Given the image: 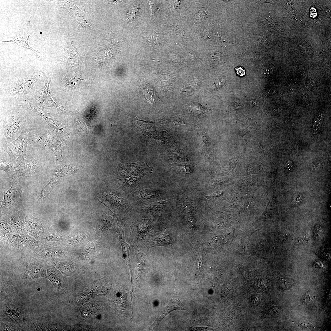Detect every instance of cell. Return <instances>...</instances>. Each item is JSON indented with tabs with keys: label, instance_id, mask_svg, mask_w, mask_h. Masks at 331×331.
<instances>
[{
	"label": "cell",
	"instance_id": "obj_1",
	"mask_svg": "<svg viewBox=\"0 0 331 331\" xmlns=\"http://www.w3.org/2000/svg\"><path fill=\"white\" fill-rule=\"evenodd\" d=\"M48 263L31 255H27L21 258L17 264V275L24 283L36 278H46Z\"/></svg>",
	"mask_w": 331,
	"mask_h": 331
},
{
	"label": "cell",
	"instance_id": "obj_2",
	"mask_svg": "<svg viewBox=\"0 0 331 331\" xmlns=\"http://www.w3.org/2000/svg\"><path fill=\"white\" fill-rule=\"evenodd\" d=\"M1 319L19 325L26 324L31 320L30 316L24 306L17 302H11L1 306Z\"/></svg>",
	"mask_w": 331,
	"mask_h": 331
},
{
	"label": "cell",
	"instance_id": "obj_3",
	"mask_svg": "<svg viewBox=\"0 0 331 331\" xmlns=\"http://www.w3.org/2000/svg\"><path fill=\"white\" fill-rule=\"evenodd\" d=\"M30 137L29 131L25 130L16 139L6 146L5 151L13 163H18L23 156L27 154L26 149Z\"/></svg>",
	"mask_w": 331,
	"mask_h": 331
},
{
	"label": "cell",
	"instance_id": "obj_4",
	"mask_svg": "<svg viewBox=\"0 0 331 331\" xmlns=\"http://www.w3.org/2000/svg\"><path fill=\"white\" fill-rule=\"evenodd\" d=\"M40 242L23 232H15L6 243L15 251L29 253L40 244Z\"/></svg>",
	"mask_w": 331,
	"mask_h": 331
},
{
	"label": "cell",
	"instance_id": "obj_5",
	"mask_svg": "<svg viewBox=\"0 0 331 331\" xmlns=\"http://www.w3.org/2000/svg\"><path fill=\"white\" fill-rule=\"evenodd\" d=\"M26 117L23 113L13 111L8 115L4 125V134L9 139L16 138L24 128Z\"/></svg>",
	"mask_w": 331,
	"mask_h": 331
},
{
	"label": "cell",
	"instance_id": "obj_6",
	"mask_svg": "<svg viewBox=\"0 0 331 331\" xmlns=\"http://www.w3.org/2000/svg\"><path fill=\"white\" fill-rule=\"evenodd\" d=\"M41 163L30 155L26 154L14 167L17 179L31 177L41 165Z\"/></svg>",
	"mask_w": 331,
	"mask_h": 331
},
{
	"label": "cell",
	"instance_id": "obj_7",
	"mask_svg": "<svg viewBox=\"0 0 331 331\" xmlns=\"http://www.w3.org/2000/svg\"><path fill=\"white\" fill-rule=\"evenodd\" d=\"M66 251L62 248L52 246L46 244H40L32 251L33 257L48 262H55V260L67 256Z\"/></svg>",
	"mask_w": 331,
	"mask_h": 331
},
{
	"label": "cell",
	"instance_id": "obj_8",
	"mask_svg": "<svg viewBox=\"0 0 331 331\" xmlns=\"http://www.w3.org/2000/svg\"><path fill=\"white\" fill-rule=\"evenodd\" d=\"M162 194V192L157 189H146L139 185L131 192V198L137 204L144 205L158 200Z\"/></svg>",
	"mask_w": 331,
	"mask_h": 331
},
{
	"label": "cell",
	"instance_id": "obj_9",
	"mask_svg": "<svg viewBox=\"0 0 331 331\" xmlns=\"http://www.w3.org/2000/svg\"><path fill=\"white\" fill-rule=\"evenodd\" d=\"M4 193L3 199L1 201L2 212L11 210L18 203L22 194L20 184L18 181H13L10 188Z\"/></svg>",
	"mask_w": 331,
	"mask_h": 331
},
{
	"label": "cell",
	"instance_id": "obj_10",
	"mask_svg": "<svg viewBox=\"0 0 331 331\" xmlns=\"http://www.w3.org/2000/svg\"><path fill=\"white\" fill-rule=\"evenodd\" d=\"M24 220L30 229L29 233L36 240H41L48 234V225L45 219L25 216Z\"/></svg>",
	"mask_w": 331,
	"mask_h": 331
},
{
	"label": "cell",
	"instance_id": "obj_11",
	"mask_svg": "<svg viewBox=\"0 0 331 331\" xmlns=\"http://www.w3.org/2000/svg\"><path fill=\"white\" fill-rule=\"evenodd\" d=\"M50 80L48 78L44 86L38 91L36 97L40 106L42 107H51L58 112H65L64 108L53 99L50 89Z\"/></svg>",
	"mask_w": 331,
	"mask_h": 331
},
{
	"label": "cell",
	"instance_id": "obj_12",
	"mask_svg": "<svg viewBox=\"0 0 331 331\" xmlns=\"http://www.w3.org/2000/svg\"><path fill=\"white\" fill-rule=\"evenodd\" d=\"M40 75H32L18 81L12 88L10 93L14 95H25L32 89L39 80Z\"/></svg>",
	"mask_w": 331,
	"mask_h": 331
},
{
	"label": "cell",
	"instance_id": "obj_13",
	"mask_svg": "<svg viewBox=\"0 0 331 331\" xmlns=\"http://www.w3.org/2000/svg\"><path fill=\"white\" fill-rule=\"evenodd\" d=\"M5 212L3 219L8 223L11 226L15 232H29L27 224L24 219L18 213L15 211H11L9 212Z\"/></svg>",
	"mask_w": 331,
	"mask_h": 331
},
{
	"label": "cell",
	"instance_id": "obj_14",
	"mask_svg": "<svg viewBox=\"0 0 331 331\" xmlns=\"http://www.w3.org/2000/svg\"><path fill=\"white\" fill-rule=\"evenodd\" d=\"M123 166L124 170L127 174L132 177H142L151 173L153 171L152 168L143 162L125 163Z\"/></svg>",
	"mask_w": 331,
	"mask_h": 331
},
{
	"label": "cell",
	"instance_id": "obj_15",
	"mask_svg": "<svg viewBox=\"0 0 331 331\" xmlns=\"http://www.w3.org/2000/svg\"><path fill=\"white\" fill-rule=\"evenodd\" d=\"M117 218L118 221L116 231L118 234L119 239L121 245L123 257L125 260L127 265L129 268L131 277H132V272L131 268L129 257L130 246L126 242L124 237V230L126 224L124 220Z\"/></svg>",
	"mask_w": 331,
	"mask_h": 331
},
{
	"label": "cell",
	"instance_id": "obj_16",
	"mask_svg": "<svg viewBox=\"0 0 331 331\" xmlns=\"http://www.w3.org/2000/svg\"><path fill=\"white\" fill-rule=\"evenodd\" d=\"M21 107L30 110L42 117L46 121L48 126L54 128L58 122L55 120L51 114L46 112L40 105H35L29 101L25 100L19 104Z\"/></svg>",
	"mask_w": 331,
	"mask_h": 331
},
{
	"label": "cell",
	"instance_id": "obj_17",
	"mask_svg": "<svg viewBox=\"0 0 331 331\" xmlns=\"http://www.w3.org/2000/svg\"><path fill=\"white\" fill-rule=\"evenodd\" d=\"M46 278L52 283L55 290L57 291H63L65 286L63 276L59 271L49 263L47 267Z\"/></svg>",
	"mask_w": 331,
	"mask_h": 331
},
{
	"label": "cell",
	"instance_id": "obj_18",
	"mask_svg": "<svg viewBox=\"0 0 331 331\" xmlns=\"http://www.w3.org/2000/svg\"><path fill=\"white\" fill-rule=\"evenodd\" d=\"M176 310H186V307L180 300L177 296L176 298H173L170 300L168 305L163 309L160 315L150 326V329H153L156 328L166 315L172 311Z\"/></svg>",
	"mask_w": 331,
	"mask_h": 331
},
{
	"label": "cell",
	"instance_id": "obj_19",
	"mask_svg": "<svg viewBox=\"0 0 331 331\" xmlns=\"http://www.w3.org/2000/svg\"><path fill=\"white\" fill-rule=\"evenodd\" d=\"M65 176L58 169L54 173L50 182L40 190L39 200L42 201L47 198L53 188L59 182L61 177Z\"/></svg>",
	"mask_w": 331,
	"mask_h": 331
},
{
	"label": "cell",
	"instance_id": "obj_20",
	"mask_svg": "<svg viewBox=\"0 0 331 331\" xmlns=\"http://www.w3.org/2000/svg\"><path fill=\"white\" fill-rule=\"evenodd\" d=\"M120 178L122 185L130 191L131 192L138 186L141 181V177H132L128 175L124 170H122Z\"/></svg>",
	"mask_w": 331,
	"mask_h": 331
},
{
	"label": "cell",
	"instance_id": "obj_21",
	"mask_svg": "<svg viewBox=\"0 0 331 331\" xmlns=\"http://www.w3.org/2000/svg\"><path fill=\"white\" fill-rule=\"evenodd\" d=\"M136 258V267L135 270L134 287L137 290L139 283L141 275L144 270L145 263L144 254L139 249H135Z\"/></svg>",
	"mask_w": 331,
	"mask_h": 331
},
{
	"label": "cell",
	"instance_id": "obj_22",
	"mask_svg": "<svg viewBox=\"0 0 331 331\" xmlns=\"http://www.w3.org/2000/svg\"><path fill=\"white\" fill-rule=\"evenodd\" d=\"M169 200H160L144 205L143 209L146 212L151 213H156L162 211L166 207Z\"/></svg>",
	"mask_w": 331,
	"mask_h": 331
},
{
	"label": "cell",
	"instance_id": "obj_23",
	"mask_svg": "<svg viewBox=\"0 0 331 331\" xmlns=\"http://www.w3.org/2000/svg\"><path fill=\"white\" fill-rule=\"evenodd\" d=\"M153 222L152 219H143L136 222L133 225V227L136 230L137 236L142 237L147 233L150 228Z\"/></svg>",
	"mask_w": 331,
	"mask_h": 331
},
{
	"label": "cell",
	"instance_id": "obj_24",
	"mask_svg": "<svg viewBox=\"0 0 331 331\" xmlns=\"http://www.w3.org/2000/svg\"><path fill=\"white\" fill-rule=\"evenodd\" d=\"M0 169L6 172L13 181L17 180L13 163L9 157V159L1 160Z\"/></svg>",
	"mask_w": 331,
	"mask_h": 331
},
{
	"label": "cell",
	"instance_id": "obj_25",
	"mask_svg": "<svg viewBox=\"0 0 331 331\" xmlns=\"http://www.w3.org/2000/svg\"><path fill=\"white\" fill-rule=\"evenodd\" d=\"M13 230L10 225L6 221H0V238L4 243H6L13 234Z\"/></svg>",
	"mask_w": 331,
	"mask_h": 331
},
{
	"label": "cell",
	"instance_id": "obj_26",
	"mask_svg": "<svg viewBox=\"0 0 331 331\" xmlns=\"http://www.w3.org/2000/svg\"><path fill=\"white\" fill-rule=\"evenodd\" d=\"M54 263L57 269L65 276H70L73 272V266L70 262L56 261Z\"/></svg>",
	"mask_w": 331,
	"mask_h": 331
},
{
	"label": "cell",
	"instance_id": "obj_27",
	"mask_svg": "<svg viewBox=\"0 0 331 331\" xmlns=\"http://www.w3.org/2000/svg\"><path fill=\"white\" fill-rule=\"evenodd\" d=\"M75 74L69 73L66 75L64 80L65 85L68 87H73L77 86L82 80L80 76Z\"/></svg>",
	"mask_w": 331,
	"mask_h": 331
},
{
	"label": "cell",
	"instance_id": "obj_28",
	"mask_svg": "<svg viewBox=\"0 0 331 331\" xmlns=\"http://www.w3.org/2000/svg\"><path fill=\"white\" fill-rule=\"evenodd\" d=\"M62 236L55 233L51 232L48 234L45 237L43 238L42 240L46 244L53 245L60 243L62 240Z\"/></svg>",
	"mask_w": 331,
	"mask_h": 331
},
{
	"label": "cell",
	"instance_id": "obj_29",
	"mask_svg": "<svg viewBox=\"0 0 331 331\" xmlns=\"http://www.w3.org/2000/svg\"><path fill=\"white\" fill-rule=\"evenodd\" d=\"M163 35L162 33L156 32L155 31L149 36H142L144 41L150 44L157 45L162 39Z\"/></svg>",
	"mask_w": 331,
	"mask_h": 331
},
{
	"label": "cell",
	"instance_id": "obj_30",
	"mask_svg": "<svg viewBox=\"0 0 331 331\" xmlns=\"http://www.w3.org/2000/svg\"><path fill=\"white\" fill-rule=\"evenodd\" d=\"M20 325L9 322L1 321L0 331L22 330Z\"/></svg>",
	"mask_w": 331,
	"mask_h": 331
},
{
	"label": "cell",
	"instance_id": "obj_31",
	"mask_svg": "<svg viewBox=\"0 0 331 331\" xmlns=\"http://www.w3.org/2000/svg\"><path fill=\"white\" fill-rule=\"evenodd\" d=\"M188 107L192 112L198 113H204L208 111V109L196 102L189 103Z\"/></svg>",
	"mask_w": 331,
	"mask_h": 331
},
{
	"label": "cell",
	"instance_id": "obj_32",
	"mask_svg": "<svg viewBox=\"0 0 331 331\" xmlns=\"http://www.w3.org/2000/svg\"><path fill=\"white\" fill-rule=\"evenodd\" d=\"M143 93L145 97L151 103H154L156 100V96L154 90L150 86L146 85L143 90Z\"/></svg>",
	"mask_w": 331,
	"mask_h": 331
},
{
	"label": "cell",
	"instance_id": "obj_33",
	"mask_svg": "<svg viewBox=\"0 0 331 331\" xmlns=\"http://www.w3.org/2000/svg\"><path fill=\"white\" fill-rule=\"evenodd\" d=\"M169 32L173 34H176L181 36H184V30L179 25H172L169 30Z\"/></svg>",
	"mask_w": 331,
	"mask_h": 331
},
{
	"label": "cell",
	"instance_id": "obj_34",
	"mask_svg": "<svg viewBox=\"0 0 331 331\" xmlns=\"http://www.w3.org/2000/svg\"><path fill=\"white\" fill-rule=\"evenodd\" d=\"M138 9V6L137 5L134 6L131 8L130 12L127 13L129 21L134 19L136 16Z\"/></svg>",
	"mask_w": 331,
	"mask_h": 331
},
{
	"label": "cell",
	"instance_id": "obj_35",
	"mask_svg": "<svg viewBox=\"0 0 331 331\" xmlns=\"http://www.w3.org/2000/svg\"><path fill=\"white\" fill-rule=\"evenodd\" d=\"M84 237L83 236H76L71 238L69 241L70 244H73L82 241Z\"/></svg>",
	"mask_w": 331,
	"mask_h": 331
},
{
	"label": "cell",
	"instance_id": "obj_36",
	"mask_svg": "<svg viewBox=\"0 0 331 331\" xmlns=\"http://www.w3.org/2000/svg\"><path fill=\"white\" fill-rule=\"evenodd\" d=\"M237 74L241 77H242L245 74V71L242 67L239 66L235 68Z\"/></svg>",
	"mask_w": 331,
	"mask_h": 331
},
{
	"label": "cell",
	"instance_id": "obj_37",
	"mask_svg": "<svg viewBox=\"0 0 331 331\" xmlns=\"http://www.w3.org/2000/svg\"><path fill=\"white\" fill-rule=\"evenodd\" d=\"M177 44L179 45V46L181 48L184 50V51L185 52H186L187 53V54H188V55H190L191 57H192L193 58L195 57V56L194 55L193 53V52H192L191 50H190L188 48L186 47L185 46H183V45L181 44Z\"/></svg>",
	"mask_w": 331,
	"mask_h": 331
},
{
	"label": "cell",
	"instance_id": "obj_38",
	"mask_svg": "<svg viewBox=\"0 0 331 331\" xmlns=\"http://www.w3.org/2000/svg\"><path fill=\"white\" fill-rule=\"evenodd\" d=\"M223 192L222 191H216L208 196H206L208 198H214L220 196L222 195Z\"/></svg>",
	"mask_w": 331,
	"mask_h": 331
},
{
	"label": "cell",
	"instance_id": "obj_39",
	"mask_svg": "<svg viewBox=\"0 0 331 331\" xmlns=\"http://www.w3.org/2000/svg\"><path fill=\"white\" fill-rule=\"evenodd\" d=\"M317 16V13L316 9L314 7H312L310 10V16L312 18H314Z\"/></svg>",
	"mask_w": 331,
	"mask_h": 331
},
{
	"label": "cell",
	"instance_id": "obj_40",
	"mask_svg": "<svg viewBox=\"0 0 331 331\" xmlns=\"http://www.w3.org/2000/svg\"><path fill=\"white\" fill-rule=\"evenodd\" d=\"M310 297L309 295H305L302 298V301L305 304H307L310 301Z\"/></svg>",
	"mask_w": 331,
	"mask_h": 331
},
{
	"label": "cell",
	"instance_id": "obj_41",
	"mask_svg": "<svg viewBox=\"0 0 331 331\" xmlns=\"http://www.w3.org/2000/svg\"><path fill=\"white\" fill-rule=\"evenodd\" d=\"M225 80L224 79H220L217 81L216 83V86L217 87L222 86L224 83Z\"/></svg>",
	"mask_w": 331,
	"mask_h": 331
}]
</instances>
